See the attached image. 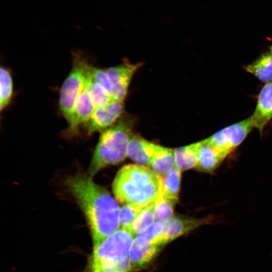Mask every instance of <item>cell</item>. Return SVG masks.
I'll return each instance as SVG.
<instances>
[{"instance_id": "6da1fadb", "label": "cell", "mask_w": 272, "mask_h": 272, "mask_svg": "<svg viewBox=\"0 0 272 272\" xmlns=\"http://www.w3.org/2000/svg\"><path fill=\"white\" fill-rule=\"evenodd\" d=\"M65 185L83 212L95 246L120 227L119 205L104 187L89 175L68 177Z\"/></svg>"}, {"instance_id": "7a4b0ae2", "label": "cell", "mask_w": 272, "mask_h": 272, "mask_svg": "<svg viewBox=\"0 0 272 272\" xmlns=\"http://www.w3.org/2000/svg\"><path fill=\"white\" fill-rule=\"evenodd\" d=\"M163 177L142 165L129 164L117 172L112 184L116 199L124 204L146 207L162 194Z\"/></svg>"}, {"instance_id": "3957f363", "label": "cell", "mask_w": 272, "mask_h": 272, "mask_svg": "<svg viewBox=\"0 0 272 272\" xmlns=\"http://www.w3.org/2000/svg\"><path fill=\"white\" fill-rule=\"evenodd\" d=\"M133 123L132 118H123L101 133L89 167L90 176L125 159Z\"/></svg>"}, {"instance_id": "277c9868", "label": "cell", "mask_w": 272, "mask_h": 272, "mask_svg": "<svg viewBox=\"0 0 272 272\" xmlns=\"http://www.w3.org/2000/svg\"><path fill=\"white\" fill-rule=\"evenodd\" d=\"M88 63L76 55L70 74L60 90L59 107L68 122L71 119L77 101L84 89Z\"/></svg>"}, {"instance_id": "5b68a950", "label": "cell", "mask_w": 272, "mask_h": 272, "mask_svg": "<svg viewBox=\"0 0 272 272\" xmlns=\"http://www.w3.org/2000/svg\"><path fill=\"white\" fill-rule=\"evenodd\" d=\"M133 236L129 230L119 228L94 246L89 266L116 261L127 256Z\"/></svg>"}, {"instance_id": "8992f818", "label": "cell", "mask_w": 272, "mask_h": 272, "mask_svg": "<svg viewBox=\"0 0 272 272\" xmlns=\"http://www.w3.org/2000/svg\"><path fill=\"white\" fill-rule=\"evenodd\" d=\"M254 128L251 117L218 131L206 139L227 156L234 152Z\"/></svg>"}, {"instance_id": "52a82bcc", "label": "cell", "mask_w": 272, "mask_h": 272, "mask_svg": "<svg viewBox=\"0 0 272 272\" xmlns=\"http://www.w3.org/2000/svg\"><path fill=\"white\" fill-rule=\"evenodd\" d=\"M142 66L141 63L124 62L117 66L106 69L112 85L111 97L113 101H124L128 91L131 80Z\"/></svg>"}, {"instance_id": "ba28073f", "label": "cell", "mask_w": 272, "mask_h": 272, "mask_svg": "<svg viewBox=\"0 0 272 272\" xmlns=\"http://www.w3.org/2000/svg\"><path fill=\"white\" fill-rule=\"evenodd\" d=\"M124 101H113L102 107L97 108L84 125L88 133L111 126L121 117L124 111Z\"/></svg>"}, {"instance_id": "9c48e42d", "label": "cell", "mask_w": 272, "mask_h": 272, "mask_svg": "<svg viewBox=\"0 0 272 272\" xmlns=\"http://www.w3.org/2000/svg\"><path fill=\"white\" fill-rule=\"evenodd\" d=\"M213 216L195 219L182 216H173L163 222V238L164 244L201 226L210 224Z\"/></svg>"}, {"instance_id": "30bf717a", "label": "cell", "mask_w": 272, "mask_h": 272, "mask_svg": "<svg viewBox=\"0 0 272 272\" xmlns=\"http://www.w3.org/2000/svg\"><path fill=\"white\" fill-rule=\"evenodd\" d=\"M260 134L272 118V81L267 83L258 95L255 109L250 116Z\"/></svg>"}, {"instance_id": "8fae6325", "label": "cell", "mask_w": 272, "mask_h": 272, "mask_svg": "<svg viewBox=\"0 0 272 272\" xmlns=\"http://www.w3.org/2000/svg\"><path fill=\"white\" fill-rule=\"evenodd\" d=\"M157 147L140 135L132 134L128 144L127 155L140 165L150 167Z\"/></svg>"}, {"instance_id": "7c38bea8", "label": "cell", "mask_w": 272, "mask_h": 272, "mask_svg": "<svg viewBox=\"0 0 272 272\" xmlns=\"http://www.w3.org/2000/svg\"><path fill=\"white\" fill-rule=\"evenodd\" d=\"M198 160L196 169L202 172L213 173L227 157L206 139L199 141Z\"/></svg>"}, {"instance_id": "4fadbf2b", "label": "cell", "mask_w": 272, "mask_h": 272, "mask_svg": "<svg viewBox=\"0 0 272 272\" xmlns=\"http://www.w3.org/2000/svg\"><path fill=\"white\" fill-rule=\"evenodd\" d=\"M162 245L142 243L133 240L129 251L132 270H137L149 264L158 254Z\"/></svg>"}, {"instance_id": "5bb4252c", "label": "cell", "mask_w": 272, "mask_h": 272, "mask_svg": "<svg viewBox=\"0 0 272 272\" xmlns=\"http://www.w3.org/2000/svg\"><path fill=\"white\" fill-rule=\"evenodd\" d=\"M96 108L87 91L86 83L76 105L74 113L67 122L68 131H76L81 124L87 122L92 116Z\"/></svg>"}, {"instance_id": "9a60e30c", "label": "cell", "mask_w": 272, "mask_h": 272, "mask_svg": "<svg viewBox=\"0 0 272 272\" xmlns=\"http://www.w3.org/2000/svg\"><path fill=\"white\" fill-rule=\"evenodd\" d=\"M200 143L177 148L174 150L175 167L181 171L196 167Z\"/></svg>"}, {"instance_id": "2e32d148", "label": "cell", "mask_w": 272, "mask_h": 272, "mask_svg": "<svg viewBox=\"0 0 272 272\" xmlns=\"http://www.w3.org/2000/svg\"><path fill=\"white\" fill-rule=\"evenodd\" d=\"M174 150L158 145L150 167L162 177L170 172L175 166Z\"/></svg>"}, {"instance_id": "e0dca14e", "label": "cell", "mask_w": 272, "mask_h": 272, "mask_svg": "<svg viewBox=\"0 0 272 272\" xmlns=\"http://www.w3.org/2000/svg\"><path fill=\"white\" fill-rule=\"evenodd\" d=\"M247 72L254 75L261 82L272 80V52L262 54L258 59L245 67Z\"/></svg>"}, {"instance_id": "ac0fdd59", "label": "cell", "mask_w": 272, "mask_h": 272, "mask_svg": "<svg viewBox=\"0 0 272 272\" xmlns=\"http://www.w3.org/2000/svg\"><path fill=\"white\" fill-rule=\"evenodd\" d=\"M91 68L92 66L89 64L86 71V87L95 108L102 107L113 100L110 95L92 81Z\"/></svg>"}, {"instance_id": "d6986e66", "label": "cell", "mask_w": 272, "mask_h": 272, "mask_svg": "<svg viewBox=\"0 0 272 272\" xmlns=\"http://www.w3.org/2000/svg\"><path fill=\"white\" fill-rule=\"evenodd\" d=\"M181 171L174 168L163 177L161 196L177 201L181 182Z\"/></svg>"}, {"instance_id": "ffe728a7", "label": "cell", "mask_w": 272, "mask_h": 272, "mask_svg": "<svg viewBox=\"0 0 272 272\" xmlns=\"http://www.w3.org/2000/svg\"><path fill=\"white\" fill-rule=\"evenodd\" d=\"M163 222L155 221L142 233L137 235L134 239L142 243H150L163 246Z\"/></svg>"}, {"instance_id": "44dd1931", "label": "cell", "mask_w": 272, "mask_h": 272, "mask_svg": "<svg viewBox=\"0 0 272 272\" xmlns=\"http://www.w3.org/2000/svg\"><path fill=\"white\" fill-rule=\"evenodd\" d=\"M154 221L153 202L143 208L131 225L129 231L133 236L137 235L145 231Z\"/></svg>"}, {"instance_id": "7402d4cb", "label": "cell", "mask_w": 272, "mask_h": 272, "mask_svg": "<svg viewBox=\"0 0 272 272\" xmlns=\"http://www.w3.org/2000/svg\"><path fill=\"white\" fill-rule=\"evenodd\" d=\"M0 107L4 109L10 103L13 96V83L10 71L4 67L0 70Z\"/></svg>"}, {"instance_id": "603a6c76", "label": "cell", "mask_w": 272, "mask_h": 272, "mask_svg": "<svg viewBox=\"0 0 272 272\" xmlns=\"http://www.w3.org/2000/svg\"><path fill=\"white\" fill-rule=\"evenodd\" d=\"M177 202L159 197L154 202L155 221L164 222L172 217L174 207Z\"/></svg>"}, {"instance_id": "cb8c5ba5", "label": "cell", "mask_w": 272, "mask_h": 272, "mask_svg": "<svg viewBox=\"0 0 272 272\" xmlns=\"http://www.w3.org/2000/svg\"><path fill=\"white\" fill-rule=\"evenodd\" d=\"M143 208L132 204H124L119 210V223L121 228L129 230L131 225Z\"/></svg>"}, {"instance_id": "d4e9b609", "label": "cell", "mask_w": 272, "mask_h": 272, "mask_svg": "<svg viewBox=\"0 0 272 272\" xmlns=\"http://www.w3.org/2000/svg\"><path fill=\"white\" fill-rule=\"evenodd\" d=\"M91 75L92 81L101 87L111 96L112 88L107 74L106 69L92 66Z\"/></svg>"}, {"instance_id": "484cf974", "label": "cell", "mask_w": 272, "mask_h": 272, "mask_svg": "<svg viewBox=\"0 0 272 272\" xmlns=\"http://www.w3.org/2000/svg\"><path fill=\"white\" fill-rule=\"evenodd\" d=\"M270 52H272V46H271L270 47Z\"/></svg>"}]
</instances>
